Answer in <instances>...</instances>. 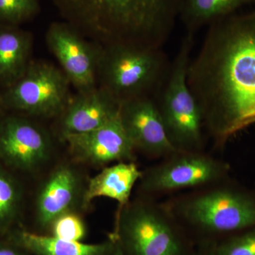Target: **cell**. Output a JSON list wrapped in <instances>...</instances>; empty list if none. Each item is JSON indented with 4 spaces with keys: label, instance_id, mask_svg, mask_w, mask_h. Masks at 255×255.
<instances>
[{
    "label": "cell",
    "instance_id": "cell-1",
    "mask_svg": "<svg viewBox=\"0 0 255 255\" xmlns=\"http://www.w3.org/2000/svg\"><path fill=\"white\" fill-rule=\"evenodd\" d=\"M187 82L219 143L255 125V9L210 25Z\"/></svg>",
    "mask_w": 255,
    "mask_h": 255
},
{
    "label": "cell",
    "instance_id": "cell-2",
    "mask_svg": "<svg viewBox=\"0 0 255 255\" xmlns=\"http://www.w3.org/2000/svg\"><path fill=\"white\" fill-rule=\"evenodd\" d=\"M63 21L102 46L162 48L183 0H49Z\"/></svg>",
    "mask_w": 255,
    "mask_h": 255
},
{
    "label": "cell",
    "instance_id": "cell-3",
    "mask_svg": "<svg viewBox=\"0 0 255 255\" xmlns=\"http://www.w3.org/2000/svg\"><path fill=\"white\" fill-rule=\"evenodd\" d=\"M171 64L161 48L127 44L103 46L99 63L98 86L119 103L157 95Z\"/></svg>",
    "mask_w": 255,
    "mask_h": 255
},
{
    "label": "cell",
    "instance_id": "cell-4",
    "mask_svg": "<svg viewBox=\"0 0 255 255\" xmlns=\"http://www.w3.org/2000/svg\"><path fill=\"white\" fill-rule=\"evenodd\" d=\"M193 35L183 40L168 75L161 87L157 103L171 142L178 150L191 152L202 144V112L187 82Z\"/></svg>",
    "mask_w": 255,
    "mask_h": 255
},
{
    "label": "cell",
    "instance_id": "cell-5",
    "mask_svg": "<svg viewBox=\"0 0 255 255\" xmlns=\"http://www.w3.org/2000/svg\"><path fill=\"white\" fill-rule=\"evenodd\" d=\"M68 78L53 64L33 60L24 73L9 87L0 90L6 111L27 117H58L70 95Z\"/></svg>",
    "mask_w": 255,
    "mask_h": 255
},
{
    "label": "cell",
    "instance_id": "cell-6",
    "mask_svg": "<svg viewBox=\"0 0 255 255\" xmlns=\"http://www.w3.org/2000/svg\"><path fill=\"white\" fill-rule=\"evenodd\" d=\"M182 212L188 221L208 231L242 232L255 226V193L223 188L190 199Z\"/></svg>",
    "mask_w": 255,
    "mask_h": 255
},
{
    "label": "cell",
    "instance_id": "cell-7",
    "mask_svg": "<svg viewBox=\"0 0 255 255\" xmlns=\"http://www.w3.org/2000/svg\"><path fill=\"white\" fill-rule=\"evenodd\" d=\"M46 43L77 92L90 91L98 87L97 73L103 46L88 39L65 21L50 25Z\"/></svg>",
    "mask_w": 255,
    "mask_h": 255
},
{
    "label": "cell",
    "instance_id": "cell-8",
    "mask_svg": "<svg viewBox=\"0 0 255 255\" xmlns=\"http://www.w3.org/2000/svg\"><path fill=\"white\" fill-rule=\"evenodd\" d=\"M119 231L129 255H180V243L168 222L147 206L127 208Z\"/></svg>",
    "mask_w": 255,
    "mask_h": 255
},
{
    "label": "cell",
    "instance_id": "cell-9",
    "mask_svg": "<svg viewBox=\"0 0 255 255\" xmlns=\"http://www.w3.org/2000/svg\"><path fill=\"white\" fill-rule=\"evenodd\" d=\"M28 117L11 113L0 119V160L21 171L44 162L52 147L46 130Z\"/></svg>",
    "mask_w": 255,
    "mask_h": 255
},
{
    "label": "cell",
    "instance_id": "cell-10",
    "mask_svg": "<svg viewBox=\"0 0 255 255\" xmlns=\"http://www.w3.org/2000/svg\"><path fill=\"white\" fill-rule=\"evenodd\" d=\"M227 171V165L207 156L180 151L172 159L150 171L144 178L142 187L150 191L197 187L219 180Z\"/></svg>",
    "mask_w": 255,
    "mask_h": 255
},
{
    "label": "cell",
    "instance_id": "cell-11",
    "mask_svg": "<svg viewBox=\"0 0 255 255\" xmlns=\"http://www.w3.org/2000/svg\"><path fill=\"white\" fill-rule=\"evenodd\" d=\"M119 117L135 149L154 155H173L180 152L171 142L152 97H138L122 102Z\"/></svg>",
    "mask_w": 255,
    "mask_h": 255
},
{
    "label": "cell",
    "instance_id": "cell-12",
    "mask_svg": "<svg viewBox=\"0 0 255 255\" xmlns=\"http://www.w3.org/2000/svg\"><path fill=\"white\" fill-rule=\"evenodd\" d=\"M118 101L100 87L71 96L59 117L60 137L86 133L105 125L119 114Z\"/></svg>",
    "mask_w": 255,
    "mask_h": 255
},
{
    "label": "cell",
    "instance_id": "cell-13",
    "mask_svg": "<svg viewBox=\"0 0 255 255\" xmlns=\"http://www.w3.org/2000/svg\"><path fill=\"white\" fill-rule=\"evenodd\" d=\"M78 158L97 164L131 159L135 147L128 136L119 114L102 127L63 139Z\"/></svg>",
    "mask_w": 255,
    "mask_h": 255
},
{
    "label": "cell",
    "instance_id": "cell-14",
    "mask_svg": "<svg viewBox=\"0 0 255 255\" xmlns=\"http://www.w3.org/2000/svg\"><path fill=\"white\" fill-rule=\"evenodd\" d=\"M79 182L73 169L63 166L51 174L37 199V216L43 226L69 212L78 198Z\"/></svg>",
    "mask_w": 255,
    "mask_h": 255
},
{
    "label": "cell",
    "instance_id": "cell-15",
    "mask_svg": "<svg viewBox=\"0 0 255 255\" xmlns=\"http://www.w3.org/2000/svg\"><path fill=\"white\" fill-rule=\"evenodd\" d=\"M33 36L21 26L0 25V90L9 87L31 63Z\"/></svg>",
    "mask_w": 255,
    "mask_h": 255
},
{
    "label": "cell",
    "instance_id": "cell-16",
    "mask_svg": "<svg viewBox=\"0 0 255 255\" xmlns=\"http://www.w3.org/2000/svg\"><path fill=\"white\" fill-rule=\"evenodd\" d=\"M142 175L132 162H119L107 167L89 182L82 197L83 206L98 197L110 198L122 206H127L132 188Z\"/></svg>",
    "mask_w": 255,
    "mask_h": 255
},
{
    "label": "cell",
    "instance_id": "cell-17",
    "mask_svg": "<svg viewBox=\"0 0 255 255\" xmlns=\"http://www.w3.org/2000/svg\"><path fill=\"white\" fill-rule=\"evenodd\" d=\"M13 240L20 248L35 255H107L112 249L110 243L84 244L54 236H39L24 230L15 231Z\"/></svg>",
    "mask_w": 255,
    "mask_h": 255
},
{
    "label": "cell",
    "instance_id": "cell-18",
    "mask_svg": "<svg viewBox=\"0 0 255 255\" xmlns=\"http://www.w3.org/2000/svg\"><path fill=\"white\" fill-rule=\"evenodd\" d=\"M254 4L255 0H183L179 18L188 33L194 35L201 28Z\"/></svg>",
    "mask_w": 255,
    "mask_h": 255
},
{
    "label": "cell",
    "instance_id": "cell-19",
    "mask_svg": "<svg viewBox=\"0 0 255 255\" xmlns=\"http://www.w3.org/2000/svg\"><path fill=\"white\" fill-rule=\"evenodd\" d=\"M21 192L16 179L0 167V230L9 227L17 216Z\"/></svg>",
    "mask_w": 255,
    "mask_h": 255
},
{
    "label": "cell",
    "instance_id": "cell-20",
    "mask_svg": "<svg viewBox=\"0 0 255 255\" xmlns=\"http://www.w3.org/2000/svg\"><path fill=\"white\" fill-rule=\"evenodd\" d=\"M40 11L39 0H0V25L21 26Z\"/></svg>",
    "mask_w": 255,
    "mask_h": 255
},
{
    "label": "cell",
    "instance_id": "cell-21",
    "mask_svg": "<svg viewBox=\"0 0 255 255\" xmlns=\"http://www.w3.org/2000/svg\"><path fill=\"white\" fill-rule=\"evenodd\" d=\"M53 236L67 241L80 242L85 237V226L77 215L65 213L53 223Z\"/></svg>",
    "mask_w": 255,
    "mask_h": 255
},
{
    "label": "cell",
    "instance_id": "cell-22",
    "mask_svg": "<svg viewBox=\"0 0 255 255\" xmlns=\"http://www.w3.org/2000/svg\"><path fill=\"white\" fill-rule=\"evenodd\" d=\"M217 255H255V226L236 233L223 243Z\"/></svg>",
    "mask_w": 255,
    "mask_h": 255
},
{
    "label": "cell",
    "instance_id": "cell-23",
    "mask_svg": "<svg viewBox=\"0 0 255 255\" xmlns=\"http://www.w3.org/2000/svg\"><path fill=\"white\" fill-rule=\"evenodd\" d=\"M0 255H23L21 252L18 251L11 247L0 245Z\"/></svg>",
    "mask_w": 255,
    "mask_h": 255
},
{
    "label": "cell",
    "instance_id": "cell-24",
    "mask_svg": "<svg viewBox=\"0 0 255 255\" xmlns=\"http://www.w3.org/2000/svg\"><path fill=\"white\" fill-rule=\"evenodd\" d=\"M5 109L4 108V106L2 105V102H1V95H0V119L2 118L4 116V112H5Z\"/></svg>",
    "mask_w": 255,
    "mask_h": 255
},
{
    "label": "cell",
    "instance_id": "cell-25",
    "mask_svg": "<svg viewBox=\"0 0 255 255\" xmlns=\"http://www.w3.org/2000/svg\"><path fill=\"white\" fill-rule=\"evenodd\" d=\"M112 255H124L123 251L120 246L117 247L114 251V254Z\"/></svg>",
    "mask_w": 255,
    "mask_h": 255
}]
</instances>
